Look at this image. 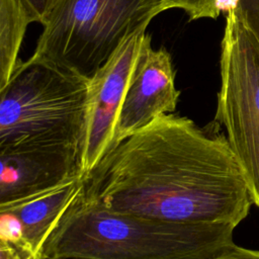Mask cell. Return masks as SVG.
Returning <instances> with one entry per match:
<instances>
[{"instance_id":"obj_1","label":"cell","mask_w":259,"mask_h":259,"mask_svg":"<svg viewBox=\"0 0 259 259\" xmlns=\"http://www.w3.org/2000/svg\"><path fill=\"white\" fill-rule=\"evenodd\" d=\"M104 208L181 224L238 226L253 203L222 125L164 114L108 152L84 176Z\"/></svg>"},{"instance_id":"obj_2","label":"cell","mask_w":259,"mask_h":259,"mask_svg":"<svg viewBox=\"0 0 259 259\" xmlns=\"http://www.w3.org/2000/svg\"><path fill=\"white\" fill-rule=\"evenodd\" d=\"M235 228L113 212L88 198L82 187L52 229L37 259H210L236 245Z\"/></svg>"},{"instance_id":"obj_3","label":"cell","mask_w":259,"mask_h":259,"mask_svg":"<svg viewBox=\"0 0 259 259\" xmlns=\"http://www.w3.org/2000/svg\"><path fill=\"white\" fill-rule=\"evenodd\" d=\"M89 80L51 62H20L0 88V147L62 145L82 154Z\"/></svg>"},{"instance_id":"obj_4","label":"cell","mask_w":259,"mask_h":259,"mask_svg":"<svg viewBox=\"0 0 259 259\" xmlns=\"http://www.w3.org/2000/svg\"><path fill=\"white\" fill-rule=\"evenodd\" d=\"M169 9L166 0H61L31 57L90 79L133 34Z\"/></svg>"},{"instance_id":"obj_5","label":"cell","mask_w":259,"mask_h":259,"mask_svg":"<svg viewBox=\"0 0 259 259\" xmlns=\"http://www.w3.org/2000/svg\"><path fill=\"white\" fill-rule=\"evenodd\" d=\"M221 88L214 119L225 128L259 207V39L233 8L221 45Z\"/></svg>"},{"instance_id":"obj_6","label":"cell","mask_w":259,"mask_h":259,"mask_svg":"<svg viewBox=\"0 0 259 259\" xmlns=\"http://www.w3.org/2000/svg\"><path fill=\"white\" fill-rule=\"evenodd\" d=\"M150 38L147 30L131 35L89 80L87 128L81 154L83 176L113 148L119 109L141 54Z\"/></svg>"},{"instance_id":"obj_7","label":"cell","mask_w":259,"mask_h":259,"mask_svg":"<svg viewBox=\"0 0 259 259\" xmlns=\"http://www.w3.org/2000/svg\"><path fill=\"white\" fill-rule=\"evenodd\" d=\"M83 176L79 149L62 145L0 147V207L37 196Z\"/></svg>"},{"instance_id":"obj_8","label":"cell","mask_w":259,"mask_h":259,"mask_svg":"<svg viewBox=\"0 0 259 259\" xmlns=\"http://www.w3.org/2000/svg\"><path fill=\"white\" fill-rule=\"evenodd\" d=\"M175 70L165 48L146 42L128 83L116 120L113 148L158 117L173 113L180 97ZM112 148V149H113Z\"/></svg>"},{"instance_id":"obj_9","label":"cell","mask_w":259,"mask_h":259,"mask_svg":"<svg viewBox=\"0 0 259 259\" xmlns=\"http://www.w3.org/2000/svg\"><path fill=\"white\" fill-rule=\"evenodd\" d=\"M84 176L76 177L69 182L7 207L21 220L25 238L32 249L34 259L39 252L52 229L83 187Z\"/></svg>"},{"instance_id":"obj_10","label":"cell","mask_w":259,"mask_h":259,"mask_svg":"<svg viewBox=\"0 0 259 259\" xmlns=\"http://www.w3.org/2000/svg\"><path fill=\"white\" fill-rule=\"evenodd\" d=\"M31 22L37 17L25 0H0V88L21 62L19 50Z\"/></svg>"},{"instance_id":"obj_11","label":"cell","mask_w":259,"mask_h":259,"mask_svg":"<svg viewBox=\"0 0 259 259\" xmlns=\"http://www.w3.org/2000/svg\"><path fill=\"white\" fill-rule=\"evenodd\" d=\"M0 242L10 244L26 253L34 255L24 233L19 217L9 208H0Z\"/></svg>"},{"instance_id":"obj_12","label":"cell","mask_w":259,"mask_h":259,"mask_svg":"<svg viewBox=\"0 0 259 259\" xmlns=\"http://www.w3.org/2000/svg\"><path fill=\"white\" fill-rule=\"evenodd\" d=\"M169 9H182L189 20L200 18L215 19L225 8L224 0H166Z\"/></svg>"},{"instance_id":"obj_13","label":"cell","mask_w":259,"mask_h":259,"mask_svg":"<svg viewBox=\"0 0 259 259\" xmlns=\"http://www.w3.org/2000/svg\"><path fill=\"white\" fill-rule=\"evenodd\" d=\"M233 9L259 39V0H234Z\"/></svg>"},{"instance_id":"obj_14","label":"cell","mask_w":259,"mask_h":259,"mask_svg":"<svg viewBox=\"0 0 259 259\" xmlns=\"http://www.w3.org/2000/svg\"><path fill=\"white\" fill-rule=\"evenodd\" d=\"M61 0H25L37 17V22L45 24L49 15Z\"/></svg>"},{"instance_id":"obj_15","label":"cell","mask_w":259,"mask_h":259,"mask_svg":"<svg viewBox=\"0 0 259 259\" xmlns=\"http://www.w3.org/2000/svg\"><path fill=\"white\" fill-rule=\"evenodd\" d=\"M210 259H259V251L233 246L223 254Z\"/></svg>"},{"instance_id":"obj_16","label":"cell","mask_w":259,"mask_h":259,"mask_svg":"<svg viewBox=\"0 0 259 259\" xmlns=\"http://www.w3.org/2000/svg\"><path fill=\"white\" fill-rule=\"evenodd\" d=\"M0 259H33V257L10 244L0 242Z\"/></svg>"}]
</instances>
